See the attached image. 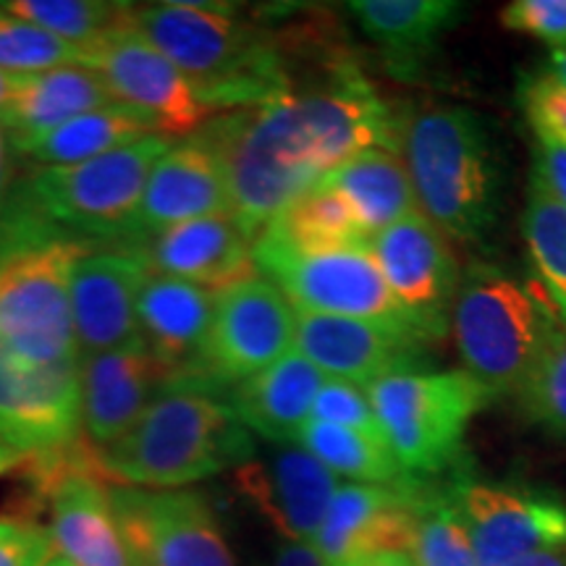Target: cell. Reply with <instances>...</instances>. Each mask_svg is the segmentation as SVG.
<instances>
[{
  "instance_id": "obj_1",
  "label": "cell",
  "mask_w": 566,
  "mask_h": 566,
  "mask_svg": "<svg viewBox=\"0 0 566 566\" xmlns=\"http://www.w3.org/2000/svg\"><path fill=\"white\" fill-rule=\"evenodd\" d=\"M195 137L221 163L231 218L252 244L283 208L342 163L365 150L401 147L394 113L352 66L317 90L210 118Z\"/></svg>"
},
{
  "instance_id": "obj_2",
  "label": "cell",
  "mask_w": 566,
  "mask_h": 566,
  "mask_svg": "<svg viewBox=\"0 0 566 566\" xmlns=\"http://www.w3.org/2000/svg\"><path fill=\"white\" fill-rule=\"evenodd\" d=\"M254 457L252 433L233 412L229 388L202 373H171L122 441L92 449L108 485L189 488Z\"/></svg>"
},
{
  "instance_id": "obj_3",
  "label": "cell",
  "mask_w": 566,
  "mask_h": 566,
  "mask_svg": "<svg viewBox=\"0 0 566 566\" xmlns=\"http://www.w3.org/2000/svg\"><path fill=\"white\" fill-rule=\"evenodd\" d=\"M134 27L195 84L212 113H233L292 95L286 55L271 32L229 6H134Z\"/></svg>"
},
{
  "instance_id": "obj_4",
  "label": "cell",
  "mask_w": 566,
  "mask_h": 566,
  "mask_svg": "<svg viewBox=\"0 0 566 566\" xmlns=\"http://www.w3.org/2000/svg\"><path fill=\"white\" fill-rule=\"evenodd\" d=\"M401 150L422 216L459 242L485 239L495 221L499 171L491 139L475 113H415L401 126Z\"/></svg>"
},
{
  "instance_id": "obj_5",
  "label": "cell",
  "mask_w": 566,
  "mask_h": 566,
  "mask_svg": "<svg viewBox=\"0 0 566 566\" xmlns=\"http://www.w3.org/2000/svg\"><path fill=\"white\" fill-rule=\"evenodd\" d=\"M174 147L153 134L122 150L71 166H32L17 179L19 195L69 239L84 244L129 247L137 216L155 163Z\"/></svg>"
},
{
  "instance_id": "obj_6",
  "label": "cell",
  "mask_w": 566,
  "mask_h": 566,
  "mask_svg": "<svg viewBox=\"0 0 566 566\" xmlns=\"http://www.w3.org/2000/svg\"><path fill=\"white\" fill-rule=\"evenodd\" d=\"M451 325L464 373L493 399L520 391L562 317L527 283L483 268L459 289Z\"/></svg>"
},
{
  "instance_id": "obj_7",
  "label": "cell",
  "mask_w": 566,
  "mask_h": 566,
  "mask_svg": "<svg viewBox=\"0 0 566 566\" xmlns=\"http://www.w3.org/2000/svg\"><path fill=\"white\" fill-rule=\"evenodd\" d=\"M365 391L388 449L415 480L457 462L472 417L491 399L464 370L388 375Z\"/></svg>"
},
{
  "instance_id": "obj_8",
  "label": "cell",
  "mask_w": 566,
  "mask_h": 566,
  "mask_svg": "<svg viewBox=\"0 0 566 566\" xmlns=\"http://www.w3.org/2000/svg\"><path fill=\"white\" fill-rule=\"evenodd\" d=\"M92 244L63 239L0 260V338L24 363L76 365L71 271Z\"/></svg>"
},
{
  "instance_id": "obj_9",
  "label": "cell",
  "mask_w": 566,
  "mask_h": 566,
  "mask_svg": "<svg viewBox=\"0 0 566 566\" xmlns=\"http://www.w3.org/2000/svg\"><path fill=\"white\" fill-rule=\"evenodd\" d=\"M258 271L275 283L296 310L359 321L412 325L433 338L446 331L424 323L405 310L388 289L370 247L363 250H338L321 254H302L289 250L271 237L260 233L252 244Z\"/></svg>"
},
{
  "instance_id": "obj_10",
  "label": "cell",
  "mask_w": 566,
  "mask_h": 566,
  "mask_svg": "<svg viewBox=\"0 0 566 566\" xmlns=\"http://www.w3.org/2000/svg\"><path fill=\"white\" fill-rule=\"evenodd\" d=\"M132 566H237L208 495L195 488L108 485Z\"/></svg>"
},
{
  "instance_id": "obj_11",
  "label": "cell",
  "mask_w": 566,
  "mask_h": 566,
  "mask_svg": "<svg viewBox=\"0 0 566 566\" xmlns=\"http://www.w3.org/2000/svg\"><path fill=\"white\" fill-rule=\"evenodd\" d=\"M296 310L275 283L250 279L216 294L200 373L226 388L294 352Z\"/></svg>"
},
{
  "instance_id": "obj_12",
  "label": "cell",
  "mask_w": 566,
  "mask_h": 566,
  "mask_svg": "<svg viewBox=\"0 0 566 566\" xmlns=\"http://www.w3.org/2000/svg\"><path fill=\"white\" fill-rule=\"evenodd\" d=\"M82 66L95 69L118 103L147 113L168 139H189V134L195 137L210 118H216L195 84L142 38L134 21L84 55Z\"/></svg>"
},
{
  "instance_id": "obj_13",
  "label": "cell",
  "mask_w": 566,
  "mask_h": 566,
  "mask_svg": "<svg viewBox=\"0 0 566 566\" xmlns=\"http://www.w3.org/2000/svg\"><path fill=\"white\" fill-rule=\"evenodd\" d=\"M433 342L438 338L412 325L296 310L294 349L328 378L349 380L359 388L388 375L415 373Z\"/></svg>"
},
{
  "instance_id": "obj_14",
  "label": "cell",
  "mask_w": 566,
  "mask_h": 566,
  "mask_svg": "<svg viewBox=\"0 0 566 566\" xmlns=\"http://www.w3.org/2000/svg\"><path fill=\"white\" fill-rule=\"evenodd\" d=\"M80 430L76 365H30L0 338V438L32 457L74 443Z\"/></svg>"
},
{
  "instance_id": "obj_15",
  "label": "cell",
  "mask_w": 566,
  "mask_h": 566,
  "mask_svg": "<svg viewBox=\"0 0 566 566\" xmlns=\"http://www.w3.org/2000/svg\"><path fill=\"white\" fill-rule=\"evenodd\" d=\"M53 546L71 566H132L103 483L82 433L63 449L61 470L48 491Z\"/></svg>"
},
{
  "instance_id": "obj_16",
  "label": "cell",
  "mask_w": 566,
  "mask_h": 566,
  "mask_svg": "<svg viewBox=\"0 0 566 566\" xmlns=\"http://www.w3.org/2000/svg\"><path fill=\"white\" fill-rule=\"evenodd\" d=\"M150 273L139 247L90 250L71 271V317L76 352L95 354L142 346L137 300Z\"/></svg>"
},
{
  "instance_id": "obj_17",
  "label": "cell",
  "mask_w": 566,
  "mask_h": 566,
  "mask_svg": "<svg viewBox=\"0 0 566 566\" xmlns=\"http://www.w3.org/2000/svg\"><path fill=\"white\" fill-rule=\"evenodd\" d=\"M454 493L478 566L566 546V506L558 499L488 483H459Z\"/></svg>"
},
{
  "instance_id": "obj_18",
  "label": "cell",
  "mask_w": 566,
  "mask_h": 566,
  "mask_svg": "<svg viewBox=\"0 0 566 566\" xmlns=\"http://www.w3.org/2000/svg\"><path fill=\"white\" fill-rule=\"evenodd\" d=\"M231 483L283 541L304 543H315L331 499L342 485L334 472L302 446L252 457L231 470Z\"/></svg>"
},
{
  "instance_id": "obj_19",
  "label": "cell",
  "mask_w": 566,
  "mask_h": 566,
  "mask_svg": "<svg viewBox=\"0 0 566 566\" xmlns=\"http://www.w3.org/2000/svg\"><path fill=\"white\" fill-rule=\"evenodd\" d=\"M370 254L409 313L446 331V313L459 294V265L441 231L422 212L370 239Z\"/></svg>"
},
{
  "instance_id": "obj_20",
  "label": "cell",
  "mask_w": 566,
  "mask_h": 566,
  "mask_svg": "<svg viewBox=\"0 0 566 566\" xmlns=\"http://www.w3.org/2000/svg\"><path fill=\"white\" fill-rule=\"evenodd\" d=\"M420 485L342 483L331 499L315 546L331 566H354L365 558L407 551L415 535Z\"/></svg>"
},
{
  "instance_id": "obj_21",
  "label": "cell",
  "mask_w": 566,
  "mask_h": 566,
  "mask_svg": "<svg viewBox=\"0 0 566 566\" xmlns=\"http://www.w3.org/2000/svg\"><path fill=\"white\" fill-rule=\"evenodd\" d=\"M171 375L142 346L80 354V420L82 438L92 449H108L129 433L163 380Z\"/></svg>"
},
{
  "instance_id": "obj_22",
  "label": "cell",
  "mask_w": 566,
  "mask_h": 566,
  "mask_svg": "<svg viewBox=\"0 0 566 566\" xmlns=\"http://www.w3.org/2000/svg\"><path fill=\"white\" fill-rule=\"evenodd\" d=\"M223 212L231 216L221 163L202 139L189 137L155 163L132 221L129 247H145L174 226Z\"/></svg>"
},
{
  "instance_id": "obj_23",
  "label": "cell",
  "mask_w": 566,
  "mask_h": 566,
  "mask_svg": "<svg viewBox=\"0 0 566 566\" xmlns=\"http://www.w3.org/2000/svg\"><path fill=\"white\" fill-rule=\"evenodd\" d=\"M139 250L155 273L189 281L210 294H221L260 273L252 242L229 212L174 226Z\"/></svg>"
},
{
  "instance_id": "obj_24",
  "label": "cell",
  "mask_w": 566,
  "mask_h": 566,
  "mask_svg": "<svg viewBox=\"0 0 566 566\" xmlns=\"http://www.w3.org/2000/svg\"><path fill=\"white\" fill-rule=\"evenodd\" d=\"M212 310L216 294L150 268L137 300L142 344L166 370L200 373Z\"/></svg>"
},
{
  "instance_id": "obj_25",
  "label": "cell",
  "mask_w": 566,
  "mask_h": 566,
  "mask_svg": "<svg viewBox=\"0 0 566 566\" xmlns=\"http://www.w3.org/2000/svg\"><path fill=\"white\" fill-rule=\"evenodd\" d=\"M325 378L328 375L294 349L252 378L231 386L229 399L250 433L273 443H296L313 417L315 396Z\"/></svg>"
},
{
  "instance_id": "obj_26",
  "label": "cell",
  "mask_w": 566,
  "mask_h": 566,
  "mask_svg": "<svg viewBox=\"0 0 566 566\" xmlns=\"http://www.w3.org/2000/svg\"><path fill=\"white\" fill-rule=\"evenodd\" d=\"M116 103L108 84L95 69L61 66L42 74L19 76L17 90L0 116V124L11 134L13 147L45 137L71 118L103 105Z\"/></svg>"
},
{
  "instance_id": "obj_27",
  "label": "cell",
  "mask_w": 566,
  "mask_h": 566,
  "mask_svg": "<svg viewBox=\"0 0 566 566\" xmlns=\"http://www.w3.org/2000/svg\"><path fill=\"white\" fill-rule=\"evenodd\" d=\"M342 195L367 237L386 231L417 212L412 181L405 160L391 150H365L321 179Z\"/></svg>"
},
{
  "instance_id": "obj_28",
  "label": "cell",
  "mask_w": 566,
  "mask_h": 566,
  "mask_svg": "<svg viewBox=\"0 0 566 566\" xmlns=\"http://www.w3.org/2000/svg\"><path fill=\"white\" fill-rule=\"evenodd\" d=\"M346 9L394 66H415L462 19L464 6L454 0H357Z\"/></svg>"
},
{
  "instance_id": "obj_29",
  "label": "cell",
  "mask_w": 566,
  "mask_h": 566,
  "mask_svg": "<svg viewBox=\"0 0 566 566\" xmlns=\"http://www.w3.org/2000/svg\"><path fill=\"white\" fill-rule=\"evenodd\" d=\"M153 134L160 132L147 113L116 101L71 118L45 137L17 145V153L32 166H71L122 150Z\"/></svg>"
},
{
  "instance_id": "obj_30",
  "label": "cell",
  "mask_w": 566,
  "mask_h": 566,
  "mask_svg": "<svg viewBox=\"0 0 566 566\" xmlns=\"http://www.w3.org/2000/svg\"><path fill=\"white\" fill-rule=\"evenodd\" d=\"M263 233L273 242L302 254L370 247V237L354 218L349 205L323 181H317L313 189H307L289 208H283L265 226Z\"/></svg>"
},
{
  "instance_id": "obj_31",
  "label": "cell",
  "mask_w": 566,
  "mask_h": 566,
  "mask_svg": "<svg viewBox=\"0 0 566 566\" xmlns=\"http://www.w3.org/2000/svg\"><path fill=\"white\" fill-rule=\"evenodd\" d=\"M317 462L328 467L336 478H349L354 483L370 485H415L417 480L401 470L399 459L388 449L384 438L338 424L310 420L304 424L300 441Z\"/></svg>"
},
{
  "instance_id": "obj_32",
  "label": "cell",
  "mask_w": 566,
  "mask_h": 566,
  "mask_svg": "<svg viewBox=\"0 0 566 566\" xmlns=\"http://www.w3.org/2000/svg\"><path fill=\"white\" fill-rule=\"evenodd\" d=\"M0 6L66 42L80 61L134 21L132 3L108 0H11Z\"/></svg>"
},
{
  "instance_id": "obj_33",
  "label": "cell",
  "mask_w": 566,
  "mask_h": 566,
  "mask_svg": "<svg viewBox=\"0 0 566 566\" xmlns=\"http://www.w3.org/2000/svg\"><path fill=\"white\" fill-rule=\"evenodd\" d=\"M522 231L537 275L546 283L551 302L566 325V208L535 176L530 181Z\"/></svg>"
},
{
  "instance_id": "obj_34",
  "label": "cell",
  "mask_w": 566,
  "mask_h": 566,
  "mask_svg": "<svg viewBox=\"0 0 566 566\" xmlns=\"http://www.w3.org/2000/svg\"><path fill=\"white\" fill-rule=\"evenodd\" d=\"M409 556H412L415 566H478L470 530L464 525L454 491H420Z\"/></svg>"
},
{
  "instance_id": "obj_35",
  "label": "cell",
  "mask_w": 566,
  "mask_h": 566,
  "mask_svg": "<svg viewBox=\"0 0 566 566\" xmlns=\"http://www.w3.org/2000/svg\"><path fill=\"white\" fill-rule=\"evenodd\" d=\"M76 63L82 66L74 48L0 6V71L11 76H32Z\"/></svg>"
},
{
  "instance_id": "obj_36",
  "label": "cell",
  "mask_w": 566,
  "mask_h": 566,
  "mask_svg": "<svg viewBox=\"0 0 566 566\" xmlns=\"http://www.w3.org/2000/svg\"><path fill=\"white\" fill-rule=\"evenodd\" d=\"M522 409L530 420L548 433L566 438V325L562 323L551 336L541 359L525 384L520 386Z\"/></svg>"
},
{
  "instance_id": "obj_37",
  "label": "cell",
  "mask_w": 566,
  "mask_h": 566,
  "mask_svg": "<svg viewBox=\"0 0 566 566\" xmlns=\"http://www.w3.org/2000/svg\"><path fill=\"white\" fill-rule=\"evenodd\" d=\"M310 420L338 424V428H349L359 430V433L384 438L380 424L375 420L370 399H367V391L349 384V380L325 378V384L315 396L313 417H310Z\"/></svg>"
},
{
  "instance_id": "obj_38",
  "label": "cell",
  "mask_w": 566,
  "mask_h": 566,
  "mask_svg": "<svg viewBox=\"0 0 566 566\" xmlns=\"http://www.w3.org/2000/svg\"><path fill=\"white\" fill-rule=\"evenodd\" d=\"M520 101L535 137H551L566 145V87L548 69L522 80Z\"/></svg>"
},
{
  "instance_id": "obj_39",
  "label": "cell",
  "mask_w": 566,
  "mask_h": 566,
  "mask_svg": "<svg viewBox=\"0 0 566 566\" xmlns=\"http://www.w3.org/2000/svg\"><path fill=\"white\" fill-rule=\"evenodd\" d=\"M501 24L548 45L566 48V0H516L501 13Z\"/></svg>"
},
{
  "instance_id": "obj_40",
  "label": "cell",
  "mask_w": 566,
  "mask_h": 566,
  "mask_svg": "<svg viewBox=\"0 0 566 566\" xmlns=\"http://www.w3.org/2000/svg\"><path fill=\"white\" fill-rule=\"evenodd\" d=\"M53 556V537L38 522L0 520V566H48Z\"/></svg>"
},
{
  "instance_id": "obj_41",
  "label": "cell",
  "mask_w": 566,
  "mask_h": 566,
  "mask_svg": "<svg viewBox=\"0 0 566 566\" xmlns=\"http://www.w3.org/2000/svg\"><path fill=\"white\" fill-rule=\"evenodd\" d=\"M533 176L566 208V145L551 137H535Z\"/></svg>"
},
{
  "instance_id": "obj_42",
  "label": "cell",
  "mask_w": 566,
  "mask_h": 566,
  "mask_svg": "<svg viewBox=\"0 0 566 566\" xmlns=\"http://www.w3.org/2000/svg\"><path fill=\"white\" fill-rule=\"evenodd\" d=\"M271 566H331V562L317 551L315 543L283 541Z\"/></svg>"
},
{
  "instance_id": "obj_43",
  "label": "cell",
  "mask_w": 566,
  "mask_h": 566,
  "mask_svg": "<svg viewBox=\"0 0 566 566\" xmlns=\"http://www.w3.org/2000/svg\"><path fill=\"white\" fill-rule=\"evenodd\" d=\"M17 147H13L11 134L6 132V126L0 124V210H3L6 200H9L13 192V184H17Z\"/></svg>"
},
{
  "instance_id": "obj_44",
  "label": "cell",
  "mask_w": 566,
  "mask_h": 566,
  "mask_svg": "<svg viewBox=\"0 0 566 566\" xmlns=\"http://www.w3.org/2000/svg\"><path fill=\"white\" fill-rule=\"evenodd\" d=\"M504 566H566V546L541 551V554L522 556V558H516V562H509Z\"/></svg>"
},
{
  "instance_id": "obj_45",
  "label": "cell",
  "mask_w": 566,
  "mask_h": 566,
  "mask_svg": "<svg viewBox=\"0 0 566 566\" xmlns=\"http://www.w3.org/2000/svg\"><path fill=\"white\" fill-rule=\"evenodd\" d=\"M354 566H415V562H412V556L407 554V551H388V554L370 556V558H365V562H359Z\"/></svg>"
},
{
  "instance_id": "obj_46",
  "label": "cell",
  "mask_w": 566,
  "mask_h": 566,
  "mask_svg": "<svg viewBox=\"0 0 566 566\" xmlns=\"http://www.w3.org/2000/svg\"><path fill=\"white\" fill-rule=\"evenodd\" d=\"M17 80L19 76H11L6 74V71H0V116H3L6 108H9L13 90H17Z\"/></svg>"
},
{
  "instance_id": "obj_47",
  "label": "cell",
  "mask_w": 566,
  "mask_h": 566,
  "mask_svg": "<svg viewBox=\"0 0 566 566\" xmlns=\"http://www.w3.org/2000/svg\"><path fill=\"white\" fill-rule=\"evenodd\" d=\"M548 71L566 87V48H558V51L551 53Z\"/></svg>"
},
{
  "instance_id": "obj_48",
  "label": "cell",
  "mask_w": 566,
  "mask_h": 566,
  "mask_svg": "<svg viewBox=\"0 0 566 566\" xmlns=\"http://www.w3.org/2000/svg\"><path fill=\"white\" fill-rule=\"evenodd\" d=\"M21 459L24 457H19L17 451H13L11 446L0 438V464H17V462H21Z\"/></svg>"
},
{
  "instance_id": "obj_49",
  "label": "cell",
  "mask_w": 566,
  "mask_h": 566,
  "mask_svg": "<svg viewBox=\"0 0 566 566\" xmlns=\"http://www.w3.org/2000/svg\"><path fill=\"white\" fill-rule=\"evenodd\" d=\"M17 464H19V462H17ZM17 464H0V475H9V472H11Z\"/></svg>"
},
{
  "instance_id": "obj_50",
  "label": "cell",
  "mask_w": 566,
  "mask_h": 566,
  "mask_svg": "<svg viewBox=\"0 0 566 566\" xmlns=\"http://www.w3.org/2000/svg\"><path fill=\"white\" fill-rule=\"evenodd\" d=\"M48 566H71V564H69V562H63V558H53V562L48 564Z\"/></svg>"
}]
</instances>
